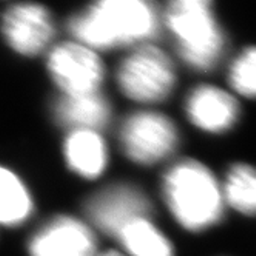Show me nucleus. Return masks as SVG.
Instances as JSON below:
<instances>
[{"label": "nucleus", "mask_w": 256, "mask_h": 256, "mask_svg": "<svg viewBox=\"0 0 256 256\" xmlns=\"http://www.w3.org/2000/svg\"><path fill=\"white\" fill-rule=\"evenodd\" d=\"M2 32L8 45L22 56L44 52L54 36L50 11L42 5L19 4L8 8L2 17Z\"/></svg>", "instance_id": "8"}, {"label": "nucleus", "mask_w": 256, "mask_h": 256, "mask_svg": "<svg viewBox=\"0 0 256 256\" xmlns=\"http://www.w3.org/2000/svg\"><path fill=\"white\" fill-rule=\"evenodd\" d=\"M116 79L126 98L153 104L172 94L176 85V71L173 62L162 50L144 45L122 60Z\"/></svg>", "instance_id": "4"}, {"label": "nucleus", "mask_w": 256, "mask_h": 256, "mask_svg": "<svg viewBox=\"0 0 256 256\" xmlns=\"http://www.w3.org/2000/svg\"><path fill=\"white\" fill-rule=\"evenodd\" d=\"M31 213L32 199L25 184L11 170L0 167V224L20 226Z\"/></svg>", "instance_id": "13"}, {"label": "nucleus", "mask_w": 256, "mask_h": 256, "mask_svg": "<svg viewBox=\"0 0 256 256\" xmlns=\"http://www.w3.org/2000/svg\"><path fill=\"white\" fill-rule=\"evenodd\" d=\"M48 70L64 96L99 93L105 74L98 54L78 42L54 46L48 56Z\"/></svg>", "instance_id": "6"}, {"label": "nucleus", "mask_w": 256, "mask_h": 256, "mask_svg": "<svg viewBox=\"0 0 256 256\" xmlns=\"http://www.w3.org/2000/svg\"><path fill=\"white\" fill-rule=\"evenodd\" d=\"M118 236L132 256H174L172 242L148 219L132 222Z\"/></svg>", "instance_id": "14"}, {"label": "nucleus", "mask_w": 256, "mask_h": 256, "mask_svg": "<svg viewBox=\"0 0 256 256\" xmlns=\"http://www.w3.org/2000/svg\"><path fill=\"white\" fill-rule=\"evenodd\" d=\"M86 213L99 230L118 236L126 226L139 219H148L152 204L139 188L112 186L88 200Z\"/></svg>", "instance_id": "7"}, {"label": "nucleus", "mask_w": 256, "mask_h": 256, "mask_svg": "<svg viewBox=\"0 0 256 256\" xmlns=\"http://www.w3.org/2000/svg\"><path fill=\"white\" fill-rule=\"evenodd\" d=\"M68 28L90 50H112L158 38L160 16L147 0H104L72 17Z\"/></svg>", "instance_id": "1"}, {"label": "nucleus", "mask_w": 256, "mask_h": 256, "mask_svg": "<svg viewBox=\"0 0 256 256\" xmlns=\"http://www.w3.org/2000/svg\"><path fill=\"white\" fill-rule=\"evenodd\" d=\"M64 153L70 170L85 179L99 178L108 164L106 144L96 132H71L65 139Z\"/></svg>", "instance_id": "12"}, {"label": "nucleus", "mask_w": 256, "mask_h": 256, "mask_svg": "<svg viewBox=\"0 0 256 256\" xmlns=\"http://www.w3.org/2000/svg\"><path fill=\"white\" fill-rule=\"evenodd\" d=\"M100 256H122V254L118 253V252H108V253H104V254H100Z\"/></svg>", "instance_id": "17"}, {"label": "nucleus", "mask_w": 256, "mask_h": 256, "mask_svg": "<svg viewBox=\"0 0 256 256\" xmlns=\"http://www.w3.org/2000/svg\"><path fill=\"white\" fill-rule=\"evenodd\" d=\"M164 196L176 221L190 232L216 226L224 216L222 187L213 173L194 159H184L164 178Z\"/></svg>", "instance_id": "2"}, {"label": "nucleus", "mask_w": 256, "mask_h": 256, "mask_svg": "<svg viewBox=\"0 0 256 256\" xmlns=\"http://www.w3.org/2000/svg\"><path fill=\"white\" fill-rule=\"evenodd\" d=\"M94 234L71 216L51 219L30 242L31 256H94Z\"/></svg>", "instance_id": "9"}, {"label": "nucleus", "mask_w": 256, "mask_h": 256, "mask_svg": "<svg viewBox=\"0 0 256 256\" xmlns=\"http://www.w3.org/2000/svg\"><path fill=\"white\" fill-rule=\"evenodd\" d=\"M226 204L242 214L256 216V168L246 164L233 166L222 187Z\"/></svg>", "instance_id": "15"}, {"label": "nucleus", "mask_w": 256, "mask_h": 256, "mask_svg": "<svg viewBox=\"0 0 256 256\" xmlns=\"http://www.w3.org/2000/svg\"><path fill=\"white\" fill-rule=\"evenodd\" d=\"M168 30L178 42L184 62L198 70L210 71L221 60L226 38L208 0H176L166 12Z\"/></svg>", "instance_id": "3"}, {"label": "nucleus", "mask_w": 256, "mask_h": 256, "mask_svg": "<svg viewBox=\"0 0 256 256\" xmlns=\"http://www.w3.org/2000/svg\"><path fill=\"white\" fill-rule=\"evenodd\" d=\"M187 116L198 128L208 133H226L240 119V104L227 91L200 85L187 99Z\"/></svg>", "instance_id": "10"}, {"label": "nucleus", "mask_w": 256, "mask_h": 256, "mask_svg": "<svg viewBox=\"0 0 256 256\" xmlns=\"http://www.w3.org/2000/svg\"><path fill=\"white\" fill-rule=\"evenodd\" d=\"M54 118L71 132L88 130L98 133L112 119V105L100 93L62 96L54 104Z\"/></svg>", "instance_id": "11"}, {"label": "nucleus", "mask_w": 256, "mask_h": 256, "mask_svg": "<svg viewBox=\"0 0 256 256\" xmlns=\"http://www.w3.org/2000/svg\"><path fill=\"white\" fill-rule=\"evenodd\" d=\"M232 88L244 98L256 99V46L246 48L230 66Z\"/></svg>", "instance_id": "16"}, {"label": "nucleus", "mask_w": 256, "mask_h": 256, "mask_svg": "<svg viewBox=\"0 0 256 256\" xmlns=\"http://www.w3.org/2000/svg\"><path fill=\"white\" fill-rule=\"evenodd\" d=\"M179 144L174 122L154 112H140L128 116L120 126L124 153L140 166H153L172 156Z\"/></svg>", "instance_id": "5"}]
</instances>
